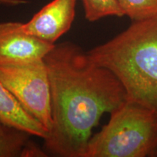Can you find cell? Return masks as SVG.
Returning <instances> with one entry per match:
<instances>
[{"label":"cell","instance_id":"cell-1","mask_svg":"<svg viewBox=\"0 0 157 157\" xmlns=\"http://www.w3.org/2000/svg\"><path fill=\"white\" fill-rule=\"evenodd\" d=\"M44 61L52 120L44 151L55 156L84 157L93 129L104 113L126 101V91L112 72L95 63L74 43L56 44Z\"/></svg>","mask_w":157,"mask_h":157},{"label":"cell","instance_id":"cell-3","mask_svg":"<svg viewBox=\"0 0 157 157\" xmlns=\"http://www.w3.org/2000/svg\"><path fill=\"white\" fill-rule=\"evenodd\" d=\"M93 135L84 157H146L157 153V111L127 99Z\"/></svg>","mask_w":157,"mask_h":157},{"label":"cell","instance_id":"cell-8","mask_svg":"<svg viewBox=\"0 0 157 157\" xmlns=\"http://www.w3.org/2000/svg\"><path fill=\"white\" fill-rule=\"evenodd\" d=\"M30 135L23 131L10 127L0 132V157H23Z\"/></svg>","mask_w":157,"mask_h":157},{"label":"cell","instance_id":"cell-2","mask_svg":"<svg viewBox=\"0 0 157 157\" xmlns=\"http://www.w3.org/2000/svg\"><path fill=\"white\" fill-rule=\"evenodd\" d=\"M87 54L121 82L127 99L157 111V17L131 25Z\"/></svg>","mask_w":157,"mask_h":157},{"label":"cell","instance_id":"cell-6","mask_svg":"<svg viewBox=\"0 0 157 157\" xmlns=\"http://www.w3.org/2000/svg\"><path fill=\"white\" fill-rule=\"evenodd\" d=\"M76 0H52L21 28L50 44L55 43L71 27L76 14Z\"/></svg>","mask_w":157,"mask_h":157},{"label":"cell","instance_id":"cell-5","mask_svg":"<svg viewBox=\"0 0 157 157\" xmlns=\"http://www.w3.org/2000/svg\"><path fill=\"white\" fill-rule=\"evenodd\" d=\"M21 22L0 23V66H12L44 60L56 44L25 33Z\"/></svg>","mask_w":157,"mask_h":157},{"label":"cell","instance_id":"cell-12","mask_svg":"<svg viewBox=\"0 0 157 157\" xmlns=\"http://www.w3.org/2000/svg\"><path fill=\"white\" fill-rule=\"evenodd\" d=\"M7 128V127H5V125H3L0 122V132H3V131H5Z\"/></svg>","mask_w":157,"mask_h":157},{"label":"cell","instance_id":"cell-10","mask_svg":"<svg viewBox=\"0 0 157 157\" xmlns=\"http://www.w3.org/2000/svg\"><path fill=\"white\" fill-rule=\"evenodd\" d=\"M124 14L132 21L157 17V0H118Z\"/></svg>","mask_w":157,"mask_h":157},{"label":"cell","instance_id":"cell-7","mask_svg":"<svg viewBox=\"0 0 157 157\" xmlns=\"http://www.w3.org/2000/svg\"><path fill=\"white\" fill-rule=\"evenodd\" d=\"M0 122L5 127L45 139L48 130L23 109L0 79Z\"/></svg>","mask_w":157,"mask_h":157},{"label":"cell","instance_id":"cell-9","mask_svg":"<svg viewBox=\"0 0 157 157\" xmlns=\"http://www.w3.org/2000/svg\"><path fill=\"white\" fill-rule=\"evenodd\" d=\"M82 2L84 15L90 22H95L109 16H124L118 0H82Z\"/></svg>","mask_w":157,"mask_h":157},{"label":"cell","instance_id":"cell-4","mask_svg":"<svg viewBox=\"0 0 157 157\" xmlns=\"http://www.w3.org/2000/svg\"><path fill=\"white\" fill-rule=\"evenodd\" d=\"M0 79L26 112L49 131L52 127L50 78L44 60L0 66Z\"/></svg>","mask_w":157,"mask_h":157},{"label":"cell","instance_id":"cell-11","mask_svg":"<svg viewBox=\"0 0 157 157\" xmlns=\"http://www.w3.org/2000/svg\"><path fill=\"white\" fill-rule=\"evenodd\" d=\"M28 0H0V6L16 7L28 4Z\"/></svg>","mask_w":157,"mask_h":157}]
</instances>
